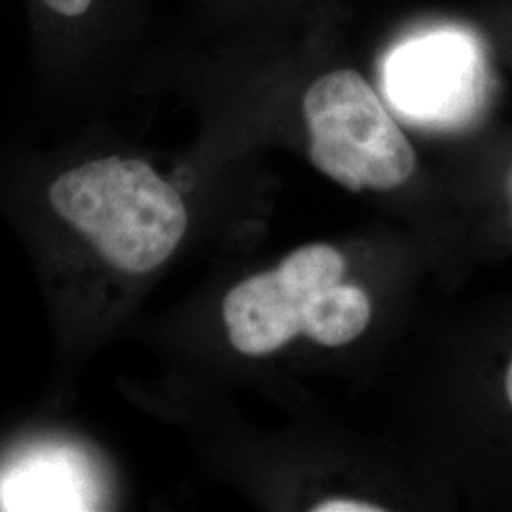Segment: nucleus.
<instances>
[{"label":"nucleus","mask_w":512,"mask_h":512,"mask_svg":"<svg viewBox=\"0 0 512 512\" xmlns=\"http://www.w3.org/2000/svg\"><path fill=\"white\" fill-rule=\"evenodd\" d=\"M346 258L325 243L293 251L275 270L253 275L226 294L222 317L239 353L262 357L304 334L340 348L370 321L368 294L344 283Z\"/></svg>","instance_id":"obj_1"},{"label":"nucleus","mask_w":512,"mask_h":512,"mask_svg":"<svg viewBox=\"0 0 512 512\" xmlns=\"http://www.w3.org/2000/svg\"><path fill=\"white\" fill-rule=\"evenodd\" d=\"M55 213L114 268L147 274L181 243V194L141 160L101 158L63 173L50 188Z\"/></svg>","instance_id":"obj_2"},{"label":"nucleus","mask_w":512,"mask_h":512,"mask_svg":"<svg viewBox=\"0 0 512 512\" xmlns=\"http://www.w3.org/2000/svg\"><path fill=\"white\" fill-rule=\"evenodd\" d=\"M310 160L353 192L395 190L416 169V152L380 95L355 71L317 78L304 95Z\"/></svg>","instance_id":"obj_3"},{"label":"nucleus","mask_w":512,"mask_h":512,"mask_svg":"<svg viewBox=\"0 0 512 512\" xmlns=\"http://www.w3.org/2000/svg\"><path fill=\"white\" fill-rule=\"evenodd\" d=\"M478 59L456 31H431L399 44L384 61V92L406 120L444 128L458 124L475 103Z\"/></svg>","instance_id":"obj_4"},{"label":"nucleus","mask_w":512,"mask_h":512,"mask_svg":"<svg viewBox=\"0 0 512 512\" xmlns=\"http://www.w3.org/2000/svg\"><path fill=\"white\" fill-rule=\"evenodd\" d=\"M99 499L90 459L71 446L29 448L0 467V511H93Z\"/></svg>","instance_id":"obj_5"},{"label":"nucleus","mask_w":512,"mask_h":512,"mask_svg":"<svg viewBox=\"0 0 512 512\" xmlns=\"http://www.w3.org/2000/svg\"><path fill=\"white\" fill-rule=\"evenodd\" d=\"M313 512H380L384 511L378 505L366 503V501H355V499H330L323 501L317 507L311 509Z\"/></svg>","instance_id":"obj_6"},{"label":"nucleus","mask_w":512,"mask_h":512,"mask_svg":"<svg viewBox=\"0 0 512 512\" xmlns=\"http://www.w3.org/2000/svg\"><path fill=\"white\" fill-rule=\"evenodd\" d=\"M42 2L59 16L76 18L90 10L93 0H42Z\"/></svg>","instance_id":"obj_7"},{"label":"nucleus","mask_w":512,"mask_h":512,"mask_svg":"<svg viewBox=\"0 0 512 512\" xmlns=\"http://www.w3.org/2000/svg\"><path fill=\"white\" fill-rule=\"evenodd\" d=\"M505 389H507V399H509V403L512 406V361L511 365H509V370H507V380H505Z\"/></svg>","instance_id":"obj_8"},{"label":"nucleus","mask_w":512,"mask_h":512,"mask_svg":"<svg viewBox=\"0 0 512 512\" xmlns=\"http://www.w3.org/2000/svg\"><path fill=\"white\" fill-rule=\"evenodd\" d=\"M507 192H509V200H511V207H512V169H511V175H509V183H507Z\"/></svg>","instance_id":"obj_9"}]
</instances>
